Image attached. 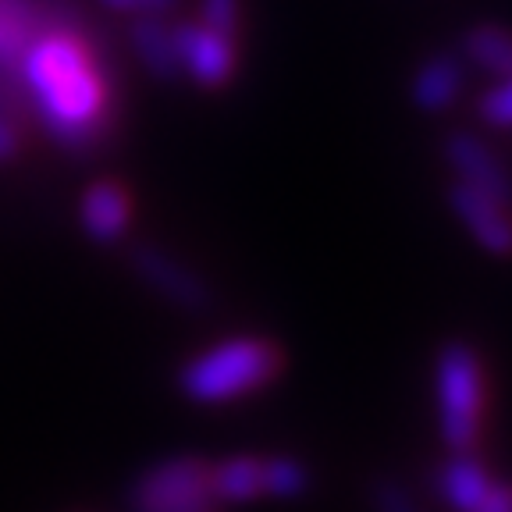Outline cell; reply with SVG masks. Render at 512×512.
Returning a JSON list of instances; mask_svg holds the SVG:
<instances>
[{
	"instance_id": "cell-1",
	"label": "cell",
	"mask_w": 512,
	"mask_h": 512,
	"mask_svg": "<svg viewBox=\"0 0 512 512\" xmlns=\"http://www.w3.org/2000/svg\"><path fill=\"white\" fill-rule=\"evenodd\" d=\"M82 22H47L18 61V82L47 136L68 153H93L111 132L114 93Z\"/></svg>"
},
{
	"instance_id": "cell-2",
	"label": "cell",
	"mask_w": 512,
	"mask_h": 512,
	"mask_svg": "<svg viewBox=\"0 0 512 512\" xmlns=\"http://www.w3.org/2000/svg\"><path fill=\"white\" fill-rule=\"evenodd\" d=\"M281 370V356L267 338H224L214 349L200 352L178 374L185 399L203 406H221L242 395L260 392Z\"/></svg>"
},
{
	"instance_id": "cell-3",
	"label": "cell",
	"mask_w": 512,
	"mask_h": 512,
	"mask_svg": "<svg viewBox=\"0 0 512 512\" xmlns=\"http://www.w3.org/2000/svg\"><path fill=\"white\" fill-rule=\"evenodd\" d=\"M434 384H438L441 438L452 452H470L480 438V416H484V370L477 352L466 342H448L438 352Z\"/></svg>"
},
{
	"instance_id": "cell-4",
	"label": "cell",
	"mask_w": 512,
	"mask_h": 512,
	"mask_svg": "<svg viewBox=\"0 0 512 512\" xmlns=\"http://www.w3.org/2000/svg\"><path fill=\"white\" fill-rule=\"evenodd\" d=\"M217 505L221 502L210 491V466L192 456L150 466L128 491L132 512H217Z\"/></svg>"
},
{
	"instance_id": "cell-5",
	"label": "cell",
	"mask_w": 512,
	"mask_h": 512,
	"mask_svg": "<svg viewBox=\"0 0 512 512\" xmlns=\"http://www.w3.org/2000/svg\"><path fill=\"white\" fill-rule=\"evenodd\" d=\"M43 0H0V111L15 118L18 111V61L29 43L47 29Z\"/></svg>"
},
{
	"instance_id": "cell-6",
	"label": "cell",
	"mask_w": 512,
	"mask_h": 512,
	"mask_svg": "<svg viewBox=\"0 0 512 512\" xmlns=\"http://www.w3.org/2000/svg\"><path fill=\"white\" fill-rule=\"evenodd\" d=\"M132 271L150 292H157L164 303L178 306L185 313H203L210 306V285L200 274L185 267L178 256L160 246H136L132 249Z\"/></svg>"
},
{
	"instance_id": "cell-7",
	"label": "cell",
	"mask_w": 512,
	"mask_h": 512,
	"mask_svg": "<svg viewBox=\"0 0 512 512\" xmlns=\"http://www.w3.org/2000/svg\"><path fill=\"white\" fill-rule=\"evenodd\" d=\"M175 54L178 72H185L207 89L224 86L235 72V43L207 25H178Z\"/></svg>"
},
{
	"instance_id": "cell-8",
	"label": "cell",
	"mask_w": 512,
	"mask_h": 512,
	"mask_svg": "<svg viewBox=\"0 0 512 512\" xmlns=\"http://www.w3.org/2000/svg\"><path fill=\"white\" fill-rule=\"evenodd\" d=\"M445 160L463 185H473V189L488 192V196H495L502 203L509 200V178H505L502 157L480 136H473V132H452L445 139Z\"/></svg>"
},
{
	"instance_id": "cell-9",
	"label": "cell",
	"mask_w": 512,
	"mask_h": 512,
	"mask_svg": "<svg viewBox=\"0 0 512 512\" xmlns=\"http://www.w3.org/2000/svg\"><path fill=\"white\" fill-rule=\"evenodd\" d=\"M448 203H452L459 221L470 228V235L477 239L480 249H488L491 256L509 253V217H505L502 200L473 189V185L456 182L448 189Z\"/></svg>"
},
{
	"instance_id": "cell-10",
	"label": "cell",
	"mask_w": 512,
	"mask_h": 512,
	"mask_svg": "<svg viewBox=\"0 0 512 512\" xmlns=\"http://www.w3.org/2000/svg\"><path fill=\"white\" fill-rule=\"evenodd\" d=\"M466 82V61L456 50H441L431 54L420 68H416L413 82H409V96L413 104L427 114H441L456 104V96L463 93Z\"/></svg>"
},
{
	"instance_id": "cell-11",
	"label": "cell",
	"mask_w": 512,
	"mask_h": 512,
	"mask_svg": "<svg viewBox=\"0 0 512 512\" xmlns=\"http://www.w3.org/2000/svg\"><path fill=\"white\" fill-rule=\"evenodd\" d=\"M132 221V200L118 182H93L82 192V228L93 242H118Z\"/></svg>"
},
{
	"instance_id": "cell-12",
	"label": "cell",
	"mask_w": 512,
	"mask_h": 512,
	"mask_svg": "<svg viewBox=\"0 0 512 512\" xmlns=\"http://www.w3.org/2000/svg\"><path fill=\"white\" fill-rule=\"evenodd\" d=\"M491 488H495V480H491L488 466L473 459L470 452H456L438 470V495L456 512H477Z\"/></svg>"
},
{
	"instance_id": "cell-13",
	"label": "cell",
	"mask_w": 512,
	"mask_h": 512,
	"mask_svg": "<svg viewBox=\"0 0 512 512\" xmlns=\"http://www.w3.org/2000/svg\"><path fill=\"white\" fill-rule=\"evenodd\" d=\"M132 54L143 61V68L157 82L178 79V54H175V29L164 25V18H136L128 29Z\"/></svg>"
},
{
	"instance_id": "cell-14",
	"label": "cell",
	"mask_w": 512,
	"mask_h": 512,
	"mask_svg": "<svg viewBox=\"0 0 512 512\" xmlns=\"http://www.w3.org/2000/svg\"><path fill=\"white\" fill-rule=\"evenodd\" d=\"M459 57H463L466 64H473V68H480V72L495 75V79H509V68H512L509 32L495 22L473 25L463 36V54Z\"/></svg>"
},
{
	"instance_id": "cell-15",
	"label": "cell",
	"mask_w": 512,
	"mask_h": 512,
	"mask_svg": "<svg viewBox=\"0 0 512 512\" xmlns=\"http://www.w3.org/2000/svg\"><path fill=\"white\" fill-rule=\"evenodd\" d=\"M210 491H214L217 502H253L256 495H264L260 491V459L253 456H235V459H224L210 470Z\"/></svg>"
},
{
	"instance_id": "cell-16",
	"label": "cell",
	"mask_w": 512,
	"mask_h": 512,
	"mask_svg": "<svg viewBox=\"0 0 512 512\" xmlns=\"http://www.w3.org/2000/svg\"><path fill=\"white\" fill-rule=\"evenodd\" d=\"M310 488V473L299 459L292 456H274L260 463V491L274 498H299Z\"/></svg>"
},
{
	"instance_id": "cell-17",
	"label": "cell",
	"mask_w": 512,
	"mask_h": 512,
	"mask_svg": "<svg viewBox=\"0 0 512 512\" xmlns=\"http://www.w3.org/2000/svg\"><path fill=\"white\" fill-rule=\"evenodd\" d=\"M477 111H480V118H484V125L505 132V128L512 125V86H509V79L491 82V86L480 93Z\"/></svg>"
},
{
	"instance_id": "cell-18",
	"label": "cell",
	"mask_w": 512,
	"mask_h": 512,
	"mask_svg": "<svg viewBox=\"0 0 512 512\" xmlns=\"http://www.w3.org/2000/svg\"><path fill=\"white\" fill-rule=\"evenodd\" d=\"M200 11H203V22L207 29L221 32L228 40H235V32H239V18H242V0H200Z\"/></svg>"
},
{
	"instance_id": "cell-19",
	"label": "cell",
	"mask_w": 512,
	"mask_h": 512,
	"mask_svg": "<svg viewBox=\"0 0 512 512\" xmlns=\"http://www.w3.org/2000/svg\"><path fill=\"white\" fill-rule=\"evenodd\" d=\"M107 11H118V15L132 18H164L178 0H100Z\"/></svg>"
},
{
	"instance_id": "cell-20",
	"label": "cell",
	"mask_w": 512,
	"mask_h": 512,
	"mask_svg": "<svg viewBox=\"0 0 512 512\" xmlns=\"http://www.w3.org/2000/svg\"><path fill=\"white\" fill-rule=\"evenodd\" d=\"M374 512H416V505L399 484L381 480V484L374 488Z\"/></svg>"
},
{
	"instance_id": "cell-21",
	"label": "cell",
	"mask_w": 512,
	"mask_h": 512,
	"mask_svg": "<svg viewBox=\"0 0 512 512\" xmlns=\"http://www.w3.org/2000/svg\"><path fill=\"white\" fill-rule=\"evenodd\" d=\"M22 153V132H18V121L11 114L0 111V164H11V160Z\"/></svg>"
},
{
	"instance_id": "cell-22",
	"label": "cell",
	"mask_w": 512,
	"mask_h": 512,
	"mask_svg": "<svg viewBox=\"0 0 512 512\" xmlns=\"http://www.w3.org/2000/svg\"><path fill=\"white\" fill-rule=\"evenodd\" d=\"M477 512H512V498H509V491H505V484L495 480V488L488 491V498L480 502Z\"/></svg>"
}]
</instances>
